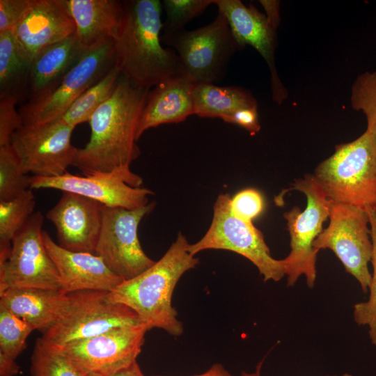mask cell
<instances>
[{"label": "cell", "instance_id": "cell-1", "mask_svg": "<svg viewBox=\"0 0 376 376\" xmlns=\"http://www.w3.org/2000/svg\"><path fill=\"white\" fill-rule=\"evenodd\" d=\"M149 92L120 75L112 95L88 122L89 141L78 148L73 164L83 175L131 170L141 153L137 131Z\"/></svg>", "mask_w": 376, "mask_h": 376}, {"label": "cell", "instance_id": "cell-2", "mask_svg": "<svg viewBox=\"0 0 376 376\" xmlns=\"http://www.w3.org/2000/svg\"><path fill=\"white\" fill-rule=\"evenodd\" d=\"M124 19L114 40L116 65L133 86L148 89L182 76L180 58L161 45L162 4L159 0L123 1Z\"/></svg>", "mask_w": 376, "mask_h": 376}, {"label": "cell", "instance_id": "cell-3", "mask_svg": "<svg viewBox=\"0 0 376 376\" xmlns=\"http://www.w3.org/2000/svg\"><path fill=\"white\" fill-rule=\"evenodd\" d=\"M189 246L185 236L178 233L159 260L109 292V300L130 308L148 329L157 328L174 336L182 335L183 325L172 306V296L180 277L199 263V259L189 253Z\"/></svg>", "mask_w": 376, "mask_h": 376}, {"label": "cell", "instance_id": "cell-4", "mask_svg": "<svg viewBox=\"0 0 376 376\" xmlns=\"http://www.w3.org/2000/svg\"><path fill=\"white\" fill-rule=\"evenodd\" d=\"M313 175L332 201L364 210L375 207V136L366 129L357 139L337 145Z\"/></svg>", "mask_w": 376, "mask_h": 376}, {"label": "cell", "instance_id": "cell-5", "mask_svg": "<svg viewBox=\"0 0 376 376\" xmlns=\"http://www.w3.org/2000/svg\"><path fill=\"white\" fill-rule=\"evenodd\" d=\"M302 192L307 203L301 211L297 206L283 214L290 237V252L283 259L288 286L295 284L304 275L306 284L313 288L316 279L318 253L313 246L323 230V224L329 218L331 200L315 178L306 174L296 180L288 191Z\"/></svg>", "mask_w": 376, "mask_h": 376}, {"label": "cell", "instance_id": "cell-6", "mask_svg": "<svg viewBox=\"0 0 376 376\" xmlns=\"http://www.w3.org/2000/svg\"><path fill=\"white\" fill-rule=\"evenodd\" d=\"M161 41L175 49L183 75L194 84L221 80L239 49L226 17L219 12L205 26L191 31H164Z\"/></svg>", "mask_w": 376, "mask_h": 376}, {"label": "cell", "instance_id": "cell-7", "mask_svg": "<svg viewBox=\"0 0 376 376\" xmlns=\"http://www.w3.org/2000/svg\"><path fill=\"white\" fill-rule=\"evenodd\" d=\"M231 196L221 194L217 198L211 224L204 236L189 246V253L195 256L207 249L230 251L251 261L265 281H280L285 276L283 259L276 260L270 253L262 232L251 222L236 217L230 209Z\"/></svg>", "mask_w": 376, "mask_h": 376}, {"label": "cell", "instance_id": "cell-8", "mask_svg": "<svg viewBox=\"0 0 376 376\" xmlns=\"http://www.w3.org/2000/svg\"><path fill=\"white\" fill-rule=\"evenodd\" d=\"M108 292L81 290L69 293L66 312L43 334L42 339L50 345L62 346L114 329L142 324L130 308L110 301Z\"/></svg>", "mask_w": 376, "mask_h": 376}, {"label": "cell", "instance_id": "cell-9", "mask_svg": "<svg viewBox=\"0 0 376 376\" xmlns=\"http://www.w3.org/2000/svg\"><path fill=\"white\" fill-rule=\"evenodd\" d=\"M115 65L114 40L88 49L54 89L19 107L23 125H38L60 119L78 97L100 81Z\"/></svg>", "mask_w": 376, "mask_h": 376}, {"label": "cell", "instance_id": "cell-10", "mask_svg": "<svg viewBox=\"0 0 376 376\" xmlns=\"http://www.w3.org/2000/svg\"><path fill=\"white\" fill-rule=\"evenodd\" d=\"M329 224L313 242V249L331 250L345 271L353 276L363 292L369 290L368 269L373 253L369 219L366 210L331 201Z\"/></svg>", "mask_w": 376, "mask_h": 376}, {"label": "cell", "instance_id": "cell-11", "mask_svg": "<svg viewBox=\"0 0 376 376\" xmlns=\"http://www.w3.org/2000/svg\"><path fill=\"white\" fill-rule=\"evenodd\" d=\"M155 205L152 201L134 209L104 206L95 253L124 281L134 278L155 263L143 251L138 237L140 222Z\"/></svg>", "mask_w": 376, "mask_h": 376}, {"label": "cell", "instance_id": "cell-12", "mask_svg": "<svg viewBox=\"0 0 376 376\" xmlns=\"http://www.w3.org/2000/svg\"><path fill=\"white\" fill-rule=\"evenodd\" d=\"M43 215L35 212L16 233L9 256L0 263V293L8 288L61 290L57 269L42 238Z\"/></svg>", "mask_w": 376, "mask_h": 376}, {"label": "cell", "instance_id": "cell-13", "mask_svg": "<svg viewBox=\"0 0 376 376\" xmlns=\"http://www.w3.org/2000/svg\"><path fill=\"white\" fill-rule=\"evenodd\" d=\"M75 128L58 119L23 125L15 132L10 145L23 171L45 178L66 173L68 168L73 166L78 150L71 142Z\"/></svg>", "mask_w": 376, "mask_h": 376}, {"label": "cell", "instance_id": "cell-14", "mask_svg": "<svg viewBox=\"0 0 376 376\" xmlns=\"http://www.w3.org/2000/svg\"><path fill=\"white\" fill-rule=\"evenodd\" d=\"M143 179L131 170L87 175L67 172L52 178L31 176V189H54L96 201L104 206L134 209L149 203L154 192L142 187Z\"/></svg>", "mask_w": 376, "mask_h": 376}, {"label": "cell", "instance_id": "cell-15", "mask_svg": "<svg viewBox=\"0 0 376 376\" xmlns=\"http://www.w3.org/2000/svg\"><path fill=\"white\" fill-rule=\"evenodd\" d=\"M148 330L143 324L120 327L56 347L87 374L111 376L136 361Z\"/></svg>", "mask_w": 376, "mask_h": 376}, {"label": "cell", "instance_id": "cell-16", "mask_svg": "<svg viewBox=\"0 0 376 376\" xmlns=\"http://www.w3.org/2000/svg\"><path fill=\"white\" fill-rule=\"evenodd\" d=\"M104 206L83 196L63 192L46 213V218L55 226L58 244L72 251L95 253Z\"/></svg>", "mask_w": 376, "mask_h": 376}, {"label": "cell", "instance_id": "cell-17", "mask_svg": "<svg viewBox=\"0 0 376 376\" xmlns=\"http://www.w3.org/2000/svg\"><path fill=\"white\" fill-rule=\"evenodd\" d=\"M213 4L226 17L239 49L251 45L266 61L271 73L272 98L281 103L287 92L275 68L276 29L251 3L246 6L240 0H213Z\"/></svg>", "mask_w": 376, "mask_h": 376}, {"label": "cell", "instance_id": "cell-18", "mask_svg": "<svg viewBox=\"0 0 376 376\" xmlns=\"http://www.w3.org/2000/svg\"><path fill=\"white\" fill-rule=\"evenodd\" d=\"M75 31V23L63 0H31L13 33L19 49L32 62L43 49Z\"/></svg>", "mask_w": 376, "mask_h": 376}, {"label": "cell", "instance_id": "cell-19", "mask_svg": "<svg viewBox=\"0 0 376 376\" xmlns=\"http://www.w3.org/2000/svg\"><path fill=\"white\" fill-rule=\"evenodd\" d=\"M42 238L65 293L81 290L111 292L124 281L95 253L67 250L56 243L45 230L42 231Z\"/></svg>", "mask_w": 376, "mask_h": 376}, {"label": "cell", "instance_id": "cell-20", "mask_svg": "<svg viewBox=\"0 0 376 376\" xmlns=\"http://www.w3.org/2000/svg\"><path fill=\"white\" fill-rule=\"evenodd\" d=\"M75 25V34L86 50L115 40L123 26V1L63 0Z\"/></svg>", "mask_w": 376, "mask_h": 376}, {"label": "cell", "instance_id": "cell-21", "mask_svg": "<svg viewBox=\"0 0 376 376\" xmlns=\"http://www.w3.org/2000/svg\"><path fill=\"white\" fill-rule=\"evenodd\" d=\"M0 303L31 329L47 331L63 317L69 295L61 290L34 288H8L0 293Z\"/></svg>", "mask_w": 376, "mask_h": 376}, {"label": "cell", "instance_id": "cell-22", "mask_svg": "<svg viewBox=\"0 0 376 376\" xmlns=\"http://www.w3.org/2000/svg\"><path fill=\"white\" fill-rule=\"evenodd\" d=\"M195 84L182 75L155 86L148 93L138 127L137 139L150 128L180 123L194 115L192 92Z\"/></svg>", "mask_w": 376, "mask_h": 376}, {"label": "cell", "instance_id": "cell-23", "mask_svg": "<svg viewBox=\"0 0 376 376\" xmlns=\"http://www.w3.org/2000/svg\"><path fill=\"white\" fill-rule=\"evenodd\" d=\"M86 51L75 33L40 52L31 63L26 102L35 100L54 89Z\"/></svg>", "mask_w": 376, "mask_h": 376}, {"label": "cell", "instance_id": "cell-24", "mask_svg": "<svg viewBox=\"0 0 376 376\" xmlns=\"http://www.w3.org/2000/svg\"><path fill=\"white\" fill-rule=\"evenodd\" d=\"M31 63L13 31L0 33V100L16 104L28 100Z\"/></svg>", "mask_w": 376, "mask_h": 376}, {"label": "cell", "instance_id": "cell-25", "mask_svg": "<svg viewBox=\"0 0 376 376\" xmlns=\"http://www.w3.org/2000/svg\"><path fill=\"white\" fill-rule=\"evenodd\" d=\"M192 97L194 115L201 118H224L246 107H258L256 98L239 86H218L211 83L196 84Z\"/></svg>", "mask_w": 376, "mask_h": 376}, {"label": "cell", "instance_id": "cell-26", "mask_svg": "<svg viewBox=\"0 0 376 376\" xmlns=\"http://www.w3.org/2000/svg\"><path fill=\"white\" fill-rule=\"evenodd\" d=\"M120 75V69L115 65L100 81L78 97L60 119L74 127L88 122L95 111L112 95Z\"/></svg>", "mask_w": 376, "mask_h": 376}, {"label": "cell", "instance_id": "cell-27", "mask_svg": "<svg viewBox=\"0 0 376 376\" xmlns=\"http://www.w3.org/2000/svg\"><path fill=\"white\" fill-rule=\"evenodd\" d=\"M35 207L32 189L13 199L0 201V263L8 259L13 237L34 213Z\"/></svg>", "mask_w": 376, "mask_h": 376}, {"label": "cell", "instance_id": "cell-28", "mask_svg": "<svg viewBox=\"0 0 376 376\" xmlns=\"http://www.w3.org/2000/svg\"><path fill=\"white\" fill-rule=\"evenodd\" d=\"M31 376H86L85 373L58 347L42 338H37L31 357Z\"/></svg>", "mask_w": 376, "mask_h": 376}, {"label": "cell", "instance_id": "cell-29", "mask_svg": "<svg viewBox=\"0 0 376 376\" xmlns=\"http://www.w3.org/2000/svg\"><path fill=\"white\" fill-rule=\"evenodd\" d=\"M31 178L11 145L0 147V201L13 199L31 189Z\"/></svg>", "mask_w": 376, "mask_h": 376}, {"label": "cell", "instance_id": "cell-30", "mask_svg": "<svg viewBox=\"0 0 376 376\" xmlns=\"http://www.w3.org/2000/svg\"><path fill=\"white\" fill-rule=\"evenodd\" d=\"M370 228L373 243V253L370 263L373 272L370 285V296L366 301L359 302L354 306V322L361 326H368V334L371 343L376 346V211L375 207L366 210Z\"/></svg>", "mask_w": 376, "mask_h": 376}, {"label": "cell", "instance_id": "cell-31", "mask_svg": "<svg viewBox=\"0 0 376 376\" xmlns=\"http://www.w3.org/2000/svg\"><path fill=\"white\" fill-rule=\"evenodd\" d=\"M33 330L24 320L0 303V351L16 359L26 347Z\"/></svg>", "mask_w": 376, "mask_h": 376}, {"label": "cell", "instance_id": "cell-32", "mask_svg": "<svg viewBox=\"0 0 376 376\" xmlns=\"http://www.w3.org/2000/svg\"><path fill=\"white\" fill-rule=\"evenodd\" d=\"M350 102L353 109L363 113L366 129L376 138V71L357 76L351 87Z\"/></svg>", "mask_w": 376, "mask_h": 376}, {"label": "cell", "instance_id": "cell-33", "mask_svg": "<svg viewBox=\"0 0 376 376\" xmlns=\"http://www.w3.org/2000/svg\"><path fill=\"white\" fill-rule=\"evenodd\" d=\"M162 4L166 15L163 31H178L202 14L213 0H164Z\"/></svg>", "mask_w": 376, "mask_h": 376}, {"label": "cell", "instance_id": "cell-34", "mask_svg": "<svg viewBox=\"0 0 376 376\" xmlns=\"http://www.w3.org/2000/svg\"><path fill=\"white\" fill-rule=\"evenodd\" d=\"M230 205L236 217L252 223L264 210L265 202L262 194L257 189L247 188L231 197Z\"/></svg>", "mask_w": 376, "mask_h": 376}, {"label": "cell", "instance_id": "cell-35", "mask_svg": "<svg viewBox=\"0 0 376 376\" xmlns=\"http://www.w3.org/2000/svg\"><path fill=\"white\" fill-rule=\"evenodd\" d=\"M15 106L13 102L0 100V147L10 145L13 134L24 125Z\"/></svg>", "mask_w": 376, "mask_h": 376}, {"label": "cell", "instance_id": "cell-36", "mask_svg": "<svg viewBox=\"0 0 376 376\" xmlns=\"http://www.w3.org/2000/svg\"><path fill=\"white\" fill-rule=\"evenodd\" d=\"M30 2L31 0H0V33L14 31Z\"/></svg>", "mask_w": 376, "mask_h": 376}, {"label": "cell", "instance_id": "cell-37", "mask_svg": "<svg viewBox=\"0 0 376 376\" xmlns=\"http://www.w3.org/2000/svg\"><path fill=\"white\" fill-rule=\"evenodd\" d=\"M224 122L237 125L254 135L260 130L258 107L240 109L222 119Z\"/></svg>", "mask_w": 376, "mask_h": 376}, {"label": "cell", "instance_id": "cell-38", "mask_svg": "<svg viewBox=\"0 0 376 376\" xmlns=\"http://www.w3.org/2000/svg\"><path fill=\"white\" fill-rule=\"evenodd\" d=\"M260 3L265 11V15L269 23L275 28L279 25V1L275 0H260Z\"/></svg>", "mask_w": 376, "mask_h": 376}, {"label": "cell", "instance_id": "cell-39", "mask_svg": "<svg viewBox=\"0 0 376 376\" xmlns=\"http://www.w3.org/2000/svg\"><path fill=\"white\" fill-rule=\"evenodd\" d=\"M19 369L15 359L0 351V376H15Z\"/></svg>", "mask_w": 376, "mask_h": 376}, {"label": "cell", "instance_id": "cell-40", "mask_svg": "<svg viewBox=\"0 0 376 376\" xmlns=\"http://www.w3.org/2000/svg\"><path fill=\"white\" fill-rule=\"evenodd\" d=\"M193 376H232V375L221 363H214L206 372Z\"/></svg>", "mask_w": 376, "mask_h": 376}, {"label": "cell", "instance_id": "cell-41", "mask_svg": "<svg viewBox=\"0 0 376 376\" xmlns=\"http://www.w3.org/2000/svg\"><path fill=\"white\" fill-rule=\"evenodd\" d=\"M111 376H145L137 361H134L128 367L118 371Z\"/></svg>", "mask_w": 376, "mask_h": 376}, {"label": "cell", "instance_id": "cell-42", "mask_svg": "<svg viewBox=\"0 0 376 376\" xmlns=\"http://www.w3.org/2000/svg\"><path fill=\"white\" fill-rule=\"evenodd\" d=\"M263 363V361H260L257 364L256 367V370L254 372H252V373L242 372L241 374V376H261V369H262ZM326 376H331V375H326ZM333 376H338V375H333ZM340 376H352V375L350 373H346L343 374Z\"/></svg>", "mask_w": 376, "mask_h": 376}, {"label": "cell", "instance_id": "cell-43", "mask_svg": "<svg viewBox=\"0 0 376 376\" xmlns=\"http://www.w3.org/2000/svg\"><path fill=\"white\" fill-rule=\"evenodd\" d=\"M86 376H104L98 373H88Z\"/></svg>", "mask_w": 376, "mask_h": 376}, {"label": "cell", "instance_id": "cell-44", "mask_svg": "<svg viewBox=\"0 0 376 376\" xmlns=\"http://www.w3.org/2000/svg\"><path fill=\"white\" fill-rule=\"evenodd\" d=\"M375 211H376V207H375Z\"/></svg>", "mask_w": 376, "mask_h": 376}]
</instances>
